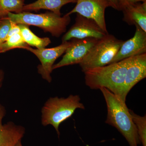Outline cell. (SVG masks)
Returning <instances> with one entry per match:
<instances>
[{"label": "cell", "instance_id": "9a60e30c", "mask_svg": "<svg viewBox=\"0 0 146 146\" xmlns=\"http://www.w3.org/2000/svg\"><path fill=\"white\" fill-rule=\"evenodd\" d=\"M21 30V34L25 42L28 45L36 47L37 49L45 48L51 43L48 37L40 38L30 29L29 26L23 24H17Z\"/></svg>", "mask_w": 146, "mask_h": 146}, {"label": "cell", "instance_id": "9c48e42d", "mask_svg": "<svg viewBox=\"0 0 146 146\" xmlns=\"http://www.w3.org/2000/svg\"><path fill=\"white\" fill-rule=\"evenodd\" d=\"M98 39L94 38L71 39L70 44L65 51L63 58L53 65V70L68 65L79 64Z\"/></svg>", "mask_w": 146, "mask_h": 146}, {"label": "cell", "instance_id": "ba28073f", "mask_svg": "<svg viewBox=\"0 0 146 146\" xmlns=\"http://www.w3.org/2000/svg\"><path fill=\"white\" fill-rule=\"evenodd\" d=\"M70 44V41L62 42V44L51 48L33 49L29 46L25 49L34 54L41 62V65L37 67L38 72L42 78L48 82L52 81L51 74L52 67L55 60L65 52L67 48Z\"/></svg>", "mask_w": 146, "mask_h": 146}, {"label": "cell", "instance_id": "277c9868", "mask_svg": "<svg viewBox=\"0 0 146 146\" xmlns=\"http://www.w3.org/2000/svg\"><path fill=\"white\" fill-rule=\"evenodd\" d=\"M6 17L14 23L39 27L56 37H59L66 32L67 27L71 21L70 16L65 14L61 17L51 11L40 14H34L27 11L19 13L10 12Z\"/></svg>", "mask_w": 146, "mask_h": 146}, {"label": "cell", "instance_id": "7402d4cb", "mask_svg": "<svg viewBox=\"0 0 146 146\" xmlns=\"http://www.w3.org/2000/svg\"><path fill=\"white\" fill-rule=\"evenodd\" d=\"M146 1V0H119L120 7L121 6L126 3H134L138 2H143Z\"/></svg>", "mask_w": 146, "mask_h": 146}, {"label": "cell", "instance_id": "ffe728a7", "mask_svg": "<svg viewBox=\"0 0 146 146\" xmlns=\"http://www.w3.org/2000/svg\"><path fill=\"white\" fill-rule=\"evenodd\" d=\"M11 23H12V25H11V28L9 32L7 38L13 35L16 34V33H21V30L19 28V27L18 26V25L12 22Z\"/></svg>", "mask_w": 146, "mask_h": 146}, {"label": "cell", "instance_id": "5bb4252c", "mask_svg": "<svg viewBox=\"0 0 146 146\" xmlns=\"http://www.w3.org/2000/svg\"><path fill=\"white\" fill-rule=\"evenodd\" d=\"M76 2V0H37L34 3L24 5L23 11H36L46 9L61 16L60 9L62 7L67 4Z\"/></svg>", "mask_w": 146, "mask_h": 146}, {"label": "cell", "instance_id": "e0dca14e", "mask_svg": "<svg viewBox=\"0 0 146 146\" xmlns=\"http://www.w3.org/2000/svg\"><path fill=\"white\" fill-rule=\"evenodd\" d=\"M29 46L24 41L21 33H16L9 36L0 44V53L4 52L14 48H23Z\"/></svg>", "mask_w": 146, "mask_h": 146}, {"label": "cell", "instance_id": "8fae6325", "mask_svg": "<svg viewBox=\"0 0 146 146\" xmlns=\"http://www.w3.org/2000/svg\"><path fill=\"white\" fill-rule=\"evenodd\" d=\"M135 25L136 30L134 36L123 42L111 63L146 53V33L137 25Z\"/></svg>", "mask_w": 146, "mask_h": 146}, {"label": "cell", "instance_id": "ac0fdd59", "mask_svg": "<svg viewBox=\"0 0 146 146\" xmlns=\"http://www.w3.org/2000/svg\"><path fill=\"white\" fill-rule=\"evenodd\" d=\"M131 118L135 124L141 144L146 146V116H141L129 110Z\"/></svg>", "mask_w": 146, "mask_h": 146}, {"label": "cell", "instance_id": "3957f363", "mask_svg": "<svg viewBox=\"0 0 146 146\" xmlns=\"http://www.w3.org/2000/svg\"><path fill=\"white\" fill-rule=\"evenodd\" d=\"M80 100L78 95H71L67 98H50L42 108V124L53 126L59 136L60 124L70 117L77 109H85Z\"/></svg>", "mask_w": 146, "mask_h": 146}, {"label": "cell", "instance_id": "4fadbf2b", "mask_svg": "<svg viewBox=\"0 0 146 146\" xmlns=\"http://www.w3.org/2000/svg\"><path fill=\"white\" fill-rule=\"evenodd\" d=\"M123 20L130 25H137L146 33V1L126 3L121 6Z\"/></svg>", "mask_w": 146, "mask_h": 146}, {"label": "cell", "instance_id": "5b68a950", "mask_svg": "<svg viewBox=\"0 0 146 146\" xmlns=\"http://www.w3.org/2000/svg\"><path fill=\"white\" fill-rule=\"evenodd\" d=\"M123 42L109 34L98 39L80 63L82 70L84 72L91 68L110 64Z\"/></svg>", "mask_w": 146, "mask_h": 146}, {"label": "cell", "instance_id": "d6986e66", "mask_svg": "<svg viewBox=\"0 0 146 146\" xmlns=\"http://www.w3.org/2000/svg\"><path fill=\"white\" fill-rule=\"evenodd\" d=\"M12 23L7 17L0 18V44L6 40Z\"/></svg>", "mask_w": 146, "mask_h": 146}, {"label": "cell", "instance_id": "8992f818", "mask_svg": "<svg viewBox=\"0 0 146 146\" xmlns=\"http://www.w3.org/2000/svg\"><path fill=\"white\" fill-rule=\"evenodd\" d=\"M74 8L66 14L72 13L80 15L94 20L104 31L108 33L106 23L105 13L106 9L110 7L107 0H76Z\"/></svg>", "mask_w": 146, "mask_h": 146}, {"label": "cell", "instance_id": "cb8c5ba5", "mask_svg": "<svg viewBox=\"0 0 146 146\" xmlns=\"http://www.w3.org/2000/svg\"><path fill=\"white\" fill-rule=\"evenodd\" d=\"M16 146H23V145H22V143H21V141L19 142Z\"/></svg>", "mask_w": 146, "mask_h": 146}, {"label": "cell", "instance_id": "603a6c76", "mask_svg": "<svg viewBox=\"0 0 146 146\" xmlns=\"http://www.w3.org/2000/svg\"><path fill=\"white\" fill-rule=\"evenodd\" d=\"M4 78V73L3 71L0 70V89L2 86Z\"/></svg>", "mask_w": 146, "mask_h": 146}, {"label": "cell", "instance_id": "2e32d148", "mask_svg": "<svg viewBox=\"0 0 146 146\" xmlns=\"http://www.w3.org/2000/svg\"><path fill=\"white\" fill-rule=\"evenodd\" d=\"M24 0H0V18L6 17L9 13L23 12Z\"/></svg>", "mask_w": 146, "mask_h": 146}, {"label": "cell", "instance_id": "30bf717a", "mask_svg": "<svg viewBox=\"0 0 146 146\" xmlns=\"http://www.w3.org/2000/svg\"><path fill=\"white\" fill-rule=\"evenodd\" d=\"M146 77V53L131 57L128 65L120 99L125 102L127 94L138 82Z\"/></svg>", "mask_w": 146, "mask_h": 146}, {"label": "cell", "instance_id": "7a4b0ae2", "mask_svg": "<svg viewBox=\"0 0 146 146\" xmlns=\"http://www.w3.org/2000/svg\"><path fill=\"white\" fill-rule=\"evenodd\" d=\"M131 58L86 70L84 72L86 86L92 89L106 88L120 98Z\"/></svg>", "mask_w": 146, "mask_h": 146}, {"label": "cell", "instance_id": "7c38bea8", "mask_svg": "<svg viewBox=\"0 0 146 146\" xmlns=\"http://www.w3.org/2000/svg\"><path fill=\"white\" fill-rule=\"evenodd\" d=\"M6 113L5 108L0 104V146H16L24 137L25 129L12 122L3 124Z\"/></svg>", "mask_w": 146, "mask_h": 146}, {"label": "cell", "instance_id": "6da1fadb", "mask_svg": "<svg viewBox=\"0 0 146 146\" xmlns=\"http://www.w3.org/2000/svg\"><path fill=\"white\" fill-rule=\"evenodd\" d=\"M103 95L107 108L105 123L116 128L125 138L129 146L141 144L135 124L126 103L108 89H100Z\"/></svg>", "mask_w": 146, "mask_h": 146}, {"label": "cell", "instance_id": "44dd1931", "mask_svg": "<svg viewBox=\"0 0 146 146\" xmlns=\"http://www.w3.org/2000/svg\"><path fill=\"white\" fill-rule=\"evenodd\" d=\"M109 2L110 7L116 10L120 11L119 0H107Z\"/></svg>", "mask_w": 146, "mask_h": 146}, {"label": "cell", "instance_id": "52a82bcc", "mask_svg": "<svg viewBox=\"0 0 146 146\" xmlns=\"http://www.w3.org/2000/svg\"><path fill=\"white\" fill-rule=\"evenodd\" d=\"M109 33L104 31L94 20L76 13L75 23L62 37V42L72 39H100Z\"/></svg>", "mask_w": 146, "mask_h": 146}]
</instances>
